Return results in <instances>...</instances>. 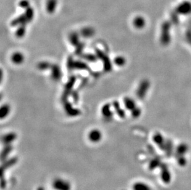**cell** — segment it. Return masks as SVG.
Masks as SVG:
<instances>
[{
  "label": "cell",
  "mask_w": 191,
  "mask_h": 190,
  "mask_svg": "<svg viewBox=\"0 0 191 190\" xmlns=\"http://www.w3.org/2000/svg\"><path fill=\"white\" fill-rule=\"evenodd\" d=\"M54 190H71L72 186L69 181L61 178H55L52 184Z\"/></svg>",
  "instance_id": "obj_1"
},
{
  "label": "cell",
  "mask_w": 191,
  "mask_h": 190,
  "mask_svg": "<svg viewBox=\"0 0 191 190\" xmlns=\"http://www.w3.org/2000/svg\"><path fill=\"white\" fill-rule=\"evenodd\" d=\"M170 28L171 26L169 22H164L162 25L160 41L163 45H167L171 42Z\"/></svg>",
  "instance_id": "obj_2"
},
{
  "label": "cell",
  "mask_w": 191,
  "mask_h": 190,
  "mask_svg": "<svg viewBox=\"0 0 191 190\" xmlns=\"http://www.w3.org/2000/svg\"><path fill=\"white\" fill-rule=\"evenodd\" d=\"M95 52H96V55L97 56L98 58L100 59L103 63V66H104L105 71L106 72L111 71L112 69V66L110 61V58L105 53H103V51H102L100 50L97 49L95 50Z\"/></svg>",
  "instance_id": "obj_3"
},
{
  "label": "cell",
  "mask_w": 191,
  "mask_h": 190,
  "mask_svg": "<svg viewBox=\"0 0 191 190\" xmlns=\"http://www.w3.org/2000/svg\"><path fill=\"white\" fill-rule=\"evenodd\" d=\"M150 85V82L147 80H143L140 82L136 93L138 98L142 99L145 98L149 89Z\"/></svg>",
  "instance_id": "obj_4"
},
{
  "label": "cell",
  "mask_w": 191,
  "mask_h": 190,
  "mask_svg": "<svg viewBox=\"0 0 191 190\" xmlns=\"http://www.w3.org/2000/svg\"><path fill=\"white\" fill-rule=\"evenodd\" d=\"M102 136L103 135L101 131L97 129L91 130L88 135L89 141L93 143H97L100 142L102 139Z\"/></svg>",
  "instance_id": "obj_5"
},
{
  "label": "cell",
  "mask_w": 191,
  "mask_h": 190,
  "mask_svg": "<svg viewBox=\"0 0 191 190\" xmlns=\"http://www.w3.org/2000/svg\"><path fill=\"white\" fill-rule=\"evenodd\" d=\"M176 11L177 13L183 15L191 14V3L187 2L182 3L177 6Z\"/></svg>",
  "instance_id": "obj_6"
},
{
  "label": "cell",
  "mask_w": 191,
  "mask_h": 190,
  "mask_svg": "<svg viewBox=\"0 0 191 190\" xmlns=\"http://www.w3.org/2000/svg\"><path fill=\"white\" fill-rule=\"evenodd\" d=\"M161 180L166 184H168L171 180V175L166 165H161Z\"/></svg>",
  "instance_id": "obj_7"
},
{
  "label": "cell",
  "mask_w": 191,
  "mask_h": 190,
  "mask_svg": "<svg viewBox=\"0 0 191 190\" xmlns=\"http://www.w3.org/2000/svg\"><path fill=\"white\" fill-rule=\"evenodd\" d=\"M164 139V137L160 133H155L153 136V141H154V143L156 145H158L160 147V148L163 151H164L166 141Z\"/></svg>",
  "instance_id": "obj_8"
},
{
  "label": "cell",
  "mask_w": 191,
  "mask_h": 190,
  "mask_svg": "<svg viewBox=\"0 0 191 190\" xmlns=\"http://www.w3.org/2000/svg\"><path fill=\"white\" fill-rule=\"evenodd\" d=\"M17 138V135L16 133L11 132L5 135L2 137V142L5 145L11 144Z\"/></svg>",
  "instance_id": "obj_9"
},
{
  "label": "cell",
  "mask_w": 191,
  "mask_h": 190,
  "mask_svg": "<svg viewBox=\"0 0 191 190\" xmlns=\"http://www.w3.org/2000/svg\"><path fill=\"white\" fill-rule=\"evenodd\" d=\"M110 104H105L102 108V113L103 116V117L108 120H110L112 119L113 118V112L111 111L110 109Z\"/></svg>",
  "instance_id": "obj_10"
},
{
  "label": "cell",
  "mask_w": 191,
  "mask_h": 190,
  "mask_svg": "<svg viewBox=\"0 0 191 190\" xmlns=\"http://www.w3.org/2000/svg\"><path fill=\"white\" fill-rule=\"evenodd\" d=\"M28 23V21L26 19V17L25 16L24 14H21V16H19V17H18L17 18H16L15 19H14L11 24L13 27H15V26H19L21 25H25L26 26V24Z\"/></svg>",
  "instance_id": "obj_11"
},
{
  "label": "cell",
  "mask_w": 191,
  "mask_h": 190,
  "mask_svg": "<svg viewBox=\"0 0 191 190\" xmlns=\"http://www.w3.org/2000/svg\"><path fill=\"white\" fill-rule=\"evenodd\" d=\"M65 104V110L66 111V113L71 117H75L77 115H79L81 113V111L79 110H78L77 109H74L72 107V105L69 103H66L64 102Z\"/></svg>",
  "instance_id": "obj_12"
},
{
  "label": "cell",
  "mask_w": 191,
  "mask_h": 190,
  "mask_svg": "<svg viewBox=\"0 0 191 190\" xmlns=\"http://www.w3.org/2000/svg\"><path fill=\"white\" fill-rule=\"evenodd\" d=\"M189 150V146L185 143H181L179 144L175 151L176 157L184 156Z\"/></svg>",
  "instance_id": "obj_13"
},
{
  "label": "cell",
  "mask_w": 191,
  "mask_h": 190,
  "mask_svg": "<svg viewBox=\"0 0 191 190\" xmlns=\"http://www.w3.org/2000/svg\"><path fill=\"white\" fill-rule=\"evenodd\" d=\"M51 69H52V79L55 81L59 80L61 77V72L60 67L56 64H54L52 66Z\"/></svg>",
  "instance_id": "obj_14"
},
{
  "label": "cell",
  "mask_w": 191,
  "mask_h": 190,
  "mask_svg": "<svg viewBox=\"0 0 191 190\" xmlns=\"http://www.w3.org/2000/svg\"><path fill=\"white\" fill-rule=\"evenodd\" d=\"M17 162H18L17 157H12L8 160H5V162L3 164L2 166V173L7 170L8 168L15 165Z\"/></svg>",
  "instance_id": "obj_15"
},
{
  "label": "cell",
  "mask_w": 191,
  "mask_h": 190,
  "mask_svg": "<svg viewBox=\"0 0 191 190\" xmlns=\"http://www.w3.org/2000/svg\"><path fill=\"white\" fill-rule=\"evenodd\" d=\"M13 149V148L11 144L5 145V147L3 149L2 151V154H1V159L2 161L7 159L8 157L9 156L10 153L12 152Z\"/></svg>",
  "instance_id": "obj_16"
},
{
  "label": "cell",
  "mask_w": 191,
  "mask_h": 190,
  "mask_svg": "<svg viewBox=\"0 0 191 190\" xmlns=\"http://www.w3.org/2000/svg\"><path fill=\"white\" fill-rule=\"evenodd\" d=\"M46 9L49 14H53L57 7V0H47Z\"/></svg>",
  "instance_id": "obj_17"
},
{
  "label": "cell",
  "mask_w": 191,
  "mask_h": 190,
  "mask_svg": "<svg viewBox=\"0 0 191 190\" xmlns=\"http://www.w3.org/2000/svg\"><path fill=\"white\" fill-rule=\"evenodd\" d=\"M132 190H152V188L145 183L138 181L133 184Z\"/></svg>",
  "instance_id": "obj_18"
},
{
  "label": "cell",
  "mask_w": 191,
  "mask_h": 190,
  "mask_svg": "<svg viewBox=\"0 0 191 190\" xmlns=\"http://www.w3.org/2000/svg\"><path fill=\"white\" fill-rule=\"evenodd\" d=\"M145 24H146L145 20L142 16H137V17H136L134 19V21H133L134 26L136 29H143L145 27Z\"/></svg>",
  "instance_id": "obj_19"
},
{
  "label": "cell",
  "mask_w": 191,
  "mask_h": 190,
  "mask_svg": "<svg viewBox=\"0 0 191 190\" xmlns=\"http://www.w3.org/2000/svg\"><path fill=\"white\" fill-rule=\"evenodd\" d=\"M12 62L15 64H21L24 61V56L23 54L20 52L15 53L11 57Z\"/></svg>",
  "instance_id": "obj_20"
},
{
  "label": "cell",
  "mask_w": 191,
  "mask_h": 190,
  "mask_svg": "<svg viewBox=\"0 0 191 190\" xmlns=\"http://www.w3.org/2000/svg\"><path fill=\"white\" fill-rule=\"evenodd\" d=\"M124 106L127 110H129L131 111L134 108L136 107L135 101L131 98L126 97L124 99Z\"/></svg>",
  "instance_id": "obj_21"
},
{
  "label": "cell",
  "mask_w": 191,
  "mask_h": 190,
  "mask_svg": "<svg viewBox=\"0 0 191 190\" xmlns=\"http://www.w3.org/2000/svg\"><path fill=\"white\" fill-rule=\"evenodd\" d=\"M113 107H114L115 111L119 117L124 118L125 117V115H126L125 111L122 109H121V107L119 105V103L117 101H115L113 103Z\"/></svg>",
  "instance_id": "obj_22"
},
{
  "label": "cell",
  "mask_w": 191,
  "mask_h": 190,
  "mask_svg": "<svg viewBox=\"0 0 191 190\" xmlns=\"http://www.w3.org/2000/svg\"><path fill=\"white\" fill-rule=\"evenodd\" d=\"M69 41L71 42V43L73 45V46H77L79 43V35L76 33V32H73L69 35Z\"/></svg>",
  "instance_id": "obj_23"
},
{
  "label": "cell",
  "mask_w": 191,
  "mask_h": 190,
  "mask_svg": "<svg viewBox=\"0 0 191 190\" xmlns=\"http://www.w3.org/2000/svg\"><path fill=\"white\" fill-rule=\"evenodd\" d=\"M94 30L91 27H85L81 30V35L85 38H90L94 35Z\"/></svg>",
  "instance_id": "obj_24"
},
{
  "label": "cell",
  "mask_w": 191,
  "mask_h": 190,
  "mask_svg": "<svg viewBox=\"0 0 191 190\" xmlns=\"http://www.w3.org/2000/svg\"><path fill=\"white\" fill-rule=\"evenodd\" d=\"M10 112V106L8 104H5L2 106L1 111H0V116L1 119H3L6 117Z\"/></svg>",
  "instance_id": "obj_25"
},
{
  "label": "cell",
  "mask_w": 191,
  "mask_h": 190,
  "mask_svg": "<svg viewBox=\"0 0 191 190\" xmlns=\"http://www.w3.org/2000/svg\"><path fill=\"white\" fill-rule=\"evenodd\" d=\"M24 14L26 17V19H27L28 22H31L33 20L34 16V11L33 10V8L30 6L28 8L26 9V12H25Z\"/></svg>",
  "instance_id": "obj_26"
},
{
  "label": "cell",
  "mask_w": 191,
  "mask_h": 190,
  "mask_svg": "<svg viewBox=\"0 0 191 190\" xmlns=\"http://www.w3.org/2000/svg\"><path fill=\"white\" fill-rule=\"evenodd\" d=\"M161 165V161L159 159H153L150 162L148 165V168L151 170H153L158 167H160Z\"/></svg>",
  "instance_id": "obj_27"
},
{
  "label": "cell",
  "mask_w": 191,
  "mask_h": 190,
  "mask_svg": "<svg viewBox=\"0 0 191 190\" xmlns=\"http://www.w3.org/2000/svg\"><path fill=\"white\" fill-rule=\"evenodd\" d=\"M26 26H25V25L19 26L17 31L16 32V35L18 38H23L24 36V35L26 34Z\"/></svg>",
  "instance_id": "obj_28"
},
{
  "label": "cell",
  "mask_w": 191,
  "mask_h": 190,
  "mask_svg": "<svg viewBox=\"0 0 191 190\" xmlns=\"http://www.w3.org/2000/svg\"><path fill=\"white\" fill-rule=\"evenodd\" d=\"M173 147H172V143L170 140H168L166 141V146H165V149L164 151L166 155L168 156H170L172 154V150H173Z\"/></svg>",
  "instance_id": "obj_29"
},
{
  "label": "cell",
  "mask_w": 191,
  "mask_h": 190,
  "mask_svg": "<svg viewBox=\"0 0 191 190\" xmlns=\"http://www.w3.org/2000/svg\"><path fill=\"white\" fill-rule=\"evenodd\" d=\"M114 63L117 66L122 67V66L125 65V64L126 63V58L124 57L121 56H117L114 59Z\"/></svg>",
  "instance_id": "obj_30"
},
{
  "label": "cell",
  "mask_w": 191,
  "mask_h": 190,
  "mask_svg": "<svg viewBox=\"0 0 191 190\" xmlns=\"http://www.w3.org/2000/svg\"><path fill=\"white\" fill-rule=\"evenodd\" d=\"M88 66L87 64L82 62V61H74V69H81V70H85L87 69Z\"/></svg>",
  "instance_id": "obj_31"
},
{
  "label": "cell",
  "mask_w": 191,
  "mask_h": 190,
  "mask_svg": "<svg viewBox=\"0 0 191 190\" xmlns=\"http://www.w3.org/2000/svg\"><path fill=\"white\" fill-rule=\"evenodd\" d=\"M37 67H38L39 69H40L41 71H45V70H47L48 69L51 68L52 66L48 62L43 61V62L39 63V64L37 65Z\"/></svg>",
  "instance_id": "obj_32"
},
{
  "label": "cell",
  "mask_w": 191,
  "mask_h": 190,
  "mask_svg": "<svg viewBox=\"0 0 191 190\" xmlns=\"http://www.w3.org/2000/svg\"><path fill=\"white\" fill-rule=\"evenodd\" d=\"M83 58L86 59L87 61L91 62V63H95L97 61L98 57L95 55H92V54H87L83 56Z\"/></svg>",
  "instance_id": "obj_33"
},
{
  "label": "cell",
  "mask_w": 191,
  "mask_h": 190,
  "mask_svg": "<svg viewBox=\"0 0 191 190\" xmlns=\"http://www.w3.org/2000/svg\"><path fill=\"white\" fill-rule=\"evenodd\" d=\"M141 114V109L139 107H136L132 111H131V115L134 118H138Z\"/></svg>",
  "instance_id": "obj_34"
},
{
  "label": "cell",
  "mask_w": 191,
  "mask_h": 190,
  "mask_svg": "<svg viewBox=\"0 0 191 190\" xmlns=\"http://www.w3.org/2000/svg\"><path fill=\"white\" fill-rule=\"evenodd\" d=\"M177 157V164L180 165V166H185L187 164V160L184 157V156H178L176 157Z\"/></svg>",
  "instance_id": "obj_35"
},
{
  "label": "cell",
  "mask_w": 191,
  "mask_h": 190,
  "mask_svg": "<svg viewBox=\"0 0 191 190\" xmlns=\"http://www.w3.org/2000/svg\"><path fill=\"white\" fill-rule=\"evenodd\" d=\"M19 6L23 9H27L30 7V3L28 0H21L19 3Z\"/></svg>",
  "instance_id": "obj_36"
},
{
  "label": "cell",
  "mask_w": 191,
  "mask_h": 190,
  "mask_svg": "<svg viewBox=\"0 0 191 190\" xmlns=\"http://www.w3.org/2000/svg\"><path fill=\"white\" fill-rule=\"evenodd\" d=\"M68 67L69 71H72L73 69H74V61L72 57H69L68 61Z\"/></svg>",
  "instance_id": "obj_37"
},
{
  "label": "cell",
  "mask_w": 191,
  "mask_h": 190,
  "mask_svg": "<svg viewBox=\"0 0 191 190\" xmlns=\"http://www.w3.org/2000/svg\"><path fill=\"white\" fill-rule=\"evenodd\" d=\"M84 44L80 43L77 46H76V53L77 55H81L83 49L84 48Z\"/></svg>",
  "instance_id": "obj_38"
},
{
  "label": "cell",
  "mask_w": 191,
  "mask_h": 190,
  "mask_svg": "<svg viewBox=\"0 0 191 190\" xmlns=\"http://www.w3.org/2000/svg\"><path fill=\"white\" fill-rule=\"evenodd\" d=\"M186 39L187 42L191 45V30L187 29V31L186 33Z\"/></svg>",
  "instance_id": "obj_39"
}]
</instances>
